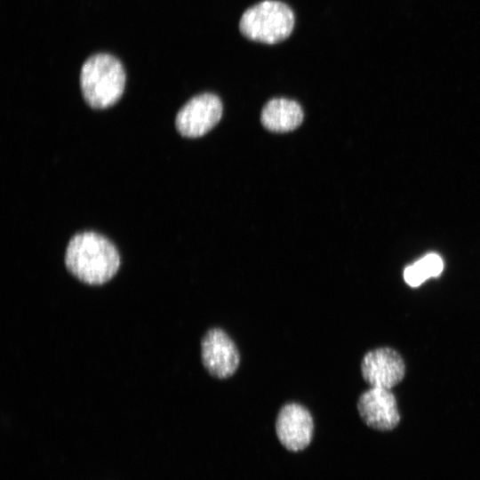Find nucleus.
Wrapping results in <instances>:
<instances>
[{
	"label": "nucleus",
	"instance_id": "obj_1",
	"mask_svg": "<svg viewBox=\"0 0 480 480\" xmlns=\"http://www.w3.org/2000/svg\"><path fill=\"white\" fill-rule=\"evenodd\" d=\"M120 254L115 244L92 231L76 234L65 252V266L82 283L100 285L108 282L120 268Z\"/></svg>",
	"mask_w": 480,
	"mask_h": 480
},
{
	"label": "nucleus",
	"instance_id": "obj_5",
	"mask_svg": "<svg viewBox=\"0 0 480 480\" xmlns=\"http://www.w3.org/2000/svg\"><path fill=\"white\" fill-rule=\"evenodd\" d=\"M363 380L371 387L391 389L406 375V364L394 348L379 347L367 351L360 364Z\"/></svg>",
	"mask_w": 480,
	"mask_h": 480
},
{
	"label": "nucleus",
	"instance_id": "obj_3",
	"mask_svg": "<svg viewBox=\"0 0 480 480\" xmlns=\"http://www.w3.org/2000/svg\"><path fill=\"white\" fill-rule=\"evenodd\" d=\"M294 24L295 16L289 5L276 0H264L242 14L239 30L249 40L273 44L288 38Z\"/></svg>",
	"mask_w": 480,
	"mask_h": 480
},
{
	"label": "nucleus",
	"instance_id": "obj_10",
	"mask_svg": "<svg viewBox=\"0 0 480 480\" xmlns=\"http://www.w3.org/2000/svg\"><path fill=\"white\" fill-rule=\"evenodd\" d=\"M444 270L442 257L430 252L404 269V280L411 287L416 288L431 277L439 276Z\"/></svg>",
	"mask_w": 480,
	"mask_h": 480
},
{
	"label": "nucleus",
	"instance_id": "obj_6",
	"mask_svg": "<svg viewBox=\"0 0 480 480\" xmlns=\"http://www.w3.org/2000/svg\"><path fill=\"white\" fill-rule=\"evenodd\" d=\"M201 360L211 376L222 380L236 372L240 354L228 334L221 328L213 327L201 340Z\"/></svg>",
	"mask_w": 480,
	"mask_h": 480
},
{
	"label": "nucleus",
	"instance_id": "obj_4",
	"mask_svg": "<svg viewBox=\"0 0 480 480\" xmlns=\"http://www.w3.org/2000/svg\"><path fill=\"white\" fill-rule=\"evenodd\" d=\"M222 110V102L216 94H198L179 110L175 118L177 131L187 138L201 137L219 123Z\"/></svg>",
	"mask_w": 480,
	"mask_h": 480
},
{
	"label": "nucleus",
	"instance_id": "obj_7",
	"mask_svg": "<svg viewBox=\"0 0 480 480\" xmlns=\"http://www.w3.org/2000/svg\"><path fill=\"white\" fill-rule=\"evenodd\" d=\"M276 434L288 451L297 452L312 441L314 420L310 412L298 403H287L279 410L276 420Z\"/></svg>",
	"mask_w": 480,
	"mask_h": 480
},
{
	"label": "nucleus",
	"instance_id": "obj_9",
	"mask_svg": "<svg viewBox=\"0 0 480 480\" xmlns=\"http://www.w3.org/2000/svg\"><path fill=\"white\" fill-rule=\"evenodd\" d=\"M300 105L286 98H274L262 108L260 120L265 128L273 132H288L299 127L303 121Z\"/></svg>",
	"mask_w": 480,
	"mask_h": 480
},
{
	"label": "nucleus",
	"instance_id": "obj_2",
	"mask_svg": "<svg viewBox=\"0 0 480 480\" xmlns=\"http://www.w3.org/2000/svg\"><path fill=\"white\" fill-rule=\"evenodd\" d=\"M125 80L122 63L108 53L91 56L80 71L83 97L94 109H104L115 105L123 95Z\"/></svg>",
	"mask_w": 480,
	"mask_h": 480
},
{
	"label": "nucleus",
	"instance_id": "obj_8",
	"mask_svg": "<svg viewBox=\"0 0 480 480\" xmlns=\"http://www.w3.org/2000/svg\"><path fill=\"white\" fill-rule=\"evenodd\" d=\"M356 408L364 423L378 431H391L401 420L398 404L391 389L371 387L359 396Z\"/></svg>",
	"mask_w": 480,
	"mask_h": 480
}]
</instances>
